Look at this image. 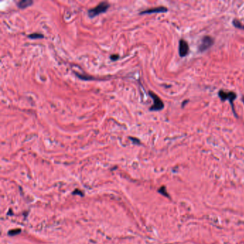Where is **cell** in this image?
Segmentation results:
<instances>
[{
  "label": "cell",
  "mask_w": 244,
  "mask_h": 244,
  "mask_svg": "<svg viewBox=\"0 0 244 244\" xmlns=\"http://www.w3.org/2000/svg\"><path fill=\"white\" fill-rule=\"evenodd\" d=\"M20 231H21L20 229H14V230H12L9 231V234L12 235H14L18 234V233H20Z\"/></svg>",
  "instance_id": "30bf717a"
},
{
  "label": "cell",
  "mask_w": 244,
  "mask_h": 244,
  "mask_svg": "<svg viewBox=\"0 0 244 244\" xmlns=\"http://www.w3.org/2000/svg\"><path fill=\"white\" fill-rule=\"evenodd\" d=\"M242 100H243V103H244V96H243V97H242Z\"/></svg>",
  "instance_id": "4fadbf2b"
},
{
  "label": "cell",
  "mask_w": 244,
  "mask_h": 244,
  "mask_svg": "<svg viewBox=\"0 0 244 244\" xmlns=\"http://www.w3.org/2000/svg\"><path fill=\"white\" fill-rule=\"evenodd\" d=\"M213 44H214L213 38L211 37V36L205 35L202 38V39H201L198 50L200 52H204V51L207 50L208 49L211 47Z\"/></svg>",
  "instance_id": "277c9868"
},
{
  "label": "cell",
  "mask_w": 244,
  "mask_h": 244,
  "mask_svg": "<svg viewBox=\"0 0 244 244\" xmlns=\"http://www.w3.org/2000/svg\"><path fill=\"white\" fill-rule=\"evenodd\" d=\"M33 4V1L32 0H21L18 2L17 6L20 9H25V8L29 7Z\"/></svg>",
  "instance_id": "52a82bcc"
},
{
  "label": "cell",
  "mask_w": 244,
  "mask_h": 244,
  "mask_svg": "<svg viewBox=\"0 0 244 244\" xmlns=\"http://www.w3.org/2000/svg\"><path fill=\"white\" fill-rule=\"evenodd\" d=\"M110 59L113 61L117 60V59H119V55L118 54H112L111 56H110Z\"/></svg>",
  "instance_id": "7c38bea8"
},
{
  "label": "cell",
  "mask_w": 244,
  "mask_h": 244,
  "mask_svg": "<svg viewBox=\"0 0 244 244\" xmlns=\"http://www.w3.org/2000/svg\"><path fill=\"white\" fill-rule=\"evenodd\" d=\"M148 94L153 100V105L150 107V111H160L164 108V103H163V100L156 93H154L152 91H149Z\"/></svg>",
  "instance_id": "3957f363"
},
{
  "label": "cell",
  "mask_w": 244,
  "mask_h": 244,
  "mask_svg": "<svg viewBox=\"0 0 244 244\" xmlns=\"http://www.w3.org/2000/svg\"><path fill=\"white\" fill-rule=\"evenodd\" d=\"M28 37L30 38V39H42V38L44 37V36L43 34L35 32V33H32V34H30V35H29Z\"/></svg>",
  "instance_id": "ba28073f"
},
{
  "label": "cell",
  "mask_w": 244,
  "mask_h": 244,
  "mask_svg": "<svg viewBox=\"0 0 244 244\" xmlns=\"http://www.w3.org/2000/svg\"><path fill=\"white\" fill-rule=\"evenodd\" d=\"M218 97H220V99H221L222 102H224L226 100H228L229 102V103H230L231 105V107H232L233 114H234V115L236 117V118H238L237 114H236V112H235V107H234V101L237 97L236 93L233 92V91H225V90H220L218 91Z\"/></svg>",
  "instance_id": "6da1fadb"
},
{
  "label": "cell",
  "mask_w": 244,
  "mask_h": 244,
  "mask_svg": "<svg viewBox=\"0 0 244 244\" xmlns=\"http://www.w3.org/2000/svg\"><path fill=\"white\" fill-rule=\"evenodd\" d=\"M130 139L132 141H133V143H134L135 144H140V143H141V142H140L139 140L137 139V138H135V137H130Z\"/></svg>",
  "instance_id": "8fae6325"
},
{
  "label": "cell",
  "mask_w": 244,
  "mask_h": 244,
  "mask_svg": "<svg viewBox=\"0 0 244 244\" xmlns=\"http://www.w3.org/2000/svg\"><path fill=\"white\" fill-rule=\"evenodd\" d=\"M167 11V9L166 7H163V6H160V7H152L150 9H148L142 11L141 14H153V13H162V12H166Z\"/></svg>",
  "instance_id": "8992f818"
},
{
  "label": "cell",
  "mask_w": 244,
  "mask_h": 244,
  "mask_svg": "<svg viewBox=\"0 0 244 244\" xmlns=\"http://www.w3.org/2000/svg\"><path fill=\"white\" fill-rule=\"evenodd\" d=\"M178 50H179L180 56L181 57H186L188 54V52H189V46H188V42L185 39H180Z\"/></svg>",
  "instance_id": "5b68a950"
},
{
  "label": "cell",
  "mask_w": 244,
  "mask_h": 244,
  "mask_svg": "<svg viewBox=\"0 0 244 244\" xmlns=\"http://www.w3.org/2000/svg\"><path fill=\"white\" fill-rule=\"evenodd\" d=\"M233 26H234L235 27H236V28L241 29H243V30H244V25L242 24L238 20H233Z\"/></svg>",
  "instance_id": "9c48e42d"
},
{
  "label": "cell",
  "mask_w": 244,
  "mask_h": 244,
  "mask_svg": "<svg viewBox=\"0 0 244 244\" xmlns=\"http://www.w3.org/2000/svg\"><path fill=\"white\" fill-rule=\"evenodd\" d=\"M109 7H110L109 3L107 2H102L98 4L95 7L89 9L88 14L90 17L93 18L99 15V14L105 12Z\"/></svg>",
  "instance_id": "7a4b0ae2"
}]
</instances>
